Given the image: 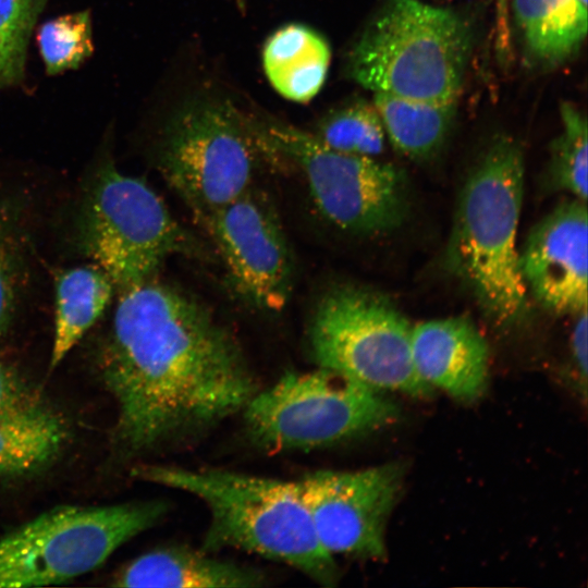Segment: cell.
<instances>
[{
	"label": "cell",
	"instance_id": "1",
	"mask_svg": "<svg viewBox=\"0 0 588 588\" xmlns=\"http://www.w3.org/2000/svg\"><path fill=\"white\" fill-rule=\"evenodd\" d=\"M117 297L98 364L127 451L205 431L260 389L232 338L184 292L155 277Z\"/></svg>",
	"mask_w": 588,
	"mask_h": 588
},
{
	"label": "cell",
	"instance_id": "2",
	"mask_svg": "<svg viewBox=\"0 0 588 588\" xmlns=\"http://www.w3.org/2000/svg\"><path fill=\"white\" fill-rule=\"evenodd\" d=\"M132 475L204 502L209 523L201 550L245 551L287 564L317 584H335V558L320 544L297 481L167 465H139Z\"/></svg>",
	"mask_w": 588,
	"mask_h": 588
},
{
	"label": "cell",
	"instance_id": "3",
	"mask_svg": "<svg viewBox=\"0 0 588 588\" xmlns=\"http://www.w3.org/2000/svg\"><path fill=\"white\" fill-rule=\"evenodd\" d=\"M524 173L520 145L494 138L460 193L449 240L450 268L501 328L523 323L530 307L516 245Z\"/></svg>",
	"mask_w": 588,
	"mask_h": 588
},
{
	"label": "cell",
	"instance_id": "4",
	"mask_svg": "<svg viewBox=\"0 0 588 588\" xmlns=\"http://www.w3.org/2000/svg\"><path fill=\"white\" fill-rule=\"evenodd\" d=\"M470 47V27L455 11L385 0L350 49L346 74L373 94L454 101Z\"/></svg>",
	"mask_w": 588,
	"mask_h": 588
},
{
	"label": "cell",
	"instance_id": "5",
	"mask_svg": "<svg viewBox=\"0 0 588 588\" xmlns=\"http://www.w3.org/2000/svg\"><path fill=\"white\" fill-rule=\"evenodd\" d=\"M74 240L78 250L110 277L117 294L157 277L169 257L194 248L159 195L109 162L83 191Z\"/></svg>",
	"mask_w": 588,
	"mask_h": 588
},
{
	"label": "cell",
	"instance_id": "6",
	"mask_svg": "<svg viewBox=\"0 0 588 588\" xmlns=\"http://www.w3.org/2000/svg\"><path fill=\"white\" fill-rule=\"evenodd\" d=\"M412 328L385 295L340 284L316 304L309 322V351L317 367L368 389L427 399L434 390L415 368Z\"/></svg>",
	"mask_w": 588,
	"mask_h": 588
},
{
	"label": "cell",
	"instance_id": "7",
	"mask_svg": "<svg viewBox=\"0 0 588 588\" xmlns=\"http://www.w3.org/2000/svg\"><path fill=\"white\" fill-rule=\"evenodd\" d=\"M262 149L301 170L319 215L334 228L356 235L397 229L408 215L404 172L373 157L344 154L313 133L271 118L249 117Z\"/></svg>",
	"mask_w": 588,
	"mask_h": 588
},
{
	"label": "cell",
	"instance_id": "8",
	"mask_svg": "<svg viewBox=\"0 0 588 588\" xmlns=\"http://www.w3.org/2000/svg\"><path fill=\"white\" fill-rule=\"evenodd\" d=\"M249 439L271 451H310L393 422L397 405L385 393L317 367L287 372L259 389L242 411Z\"/></svg>",
	"mask_w": 588,
	"mask_h": 588
},
{
	"label": "cell",
	"instance_id": "9",
	"mask_svg": "<svg viewBox=\"0 0 588 588\" xmlns=\"http://www.w3.org/2000/svg\"><path fill=\"white\" fill-rule=\"evenodd\" d=\"M167 511L163 501L47 511L0 537V588L54 585L86 574Z\"/></svg>",
	"mask_w": 588,
	"mask_h": 588
},
{
	"label": "cell",
	"instance_id": "10",
	"mask_svg": "<svg viewBox=\"0 0 588 588\" xmlns=\"http://www.w3.org/2000/svg\"><path fill=\"white\" fill-rule=\"evenodd\" d=\"M257 150L262 148L248 115L228 101L195 97L167 123L158 163L172 189L204 220L250 188Z\"/></svg>",
	"mask_w": 588,
	"mask_h": 588
},
{
	"label": "cell",
	"instance_id": "11",
	"mask_svg": "<svg viewBox=\"0 0 588 588\" xmlns=\"http://www.w3.org/2000/svg\"><path fill=\"white\" fill-rule=\"evenodd\" d=\"M322 548L331 554L381 559L384 531L403 482V466L318 469L298 481Z\"/></svg>",
	"mask_w": 588,
	"mask_h": 588
},
{
	"label": "cell",
	"instance_id": "12",
	"mask_svg": "<svg viewBox=\"0 0 588 588\" xmlns=\"http://www.w3.org/2000/svg\"><path fill=\"white\" fill-rule=\"evenodd\" d=\"M234 292L249 306L279 311L290 299L294 260L271 205L250 188L201 220Z\"/></svg>",
	"mask_w": 588,
	"mask_h": 588
},
{
	"label": "cell",
	"instance_id": "13",
	"mask_svg": "<svg viewBox=\"0 0 588 588\" xmlns=\"http://www.w3.org/2000/svg\"><path fill=\"white\" fill-rule=\"evenodd\" d=\"M587 201L574 197L541 219L519 252L528 295L553 314L587 309Z\"/></svg>",
	"mask_w": 588,
	"mask_h": 588
},
{
	"label": "cell",
	"instance_id": "14",
	"mask_svg": "<svg viewBox=\"0 0 588 588\" xmlns=\"http://www.w3.org/2000/svg\"><path fill=\"white\" fill-rule=\"evenodd\" d=\"M68 439L63 415L0 357V478L40 471L59 457Z\"/></svg>",
	"mask_w": 588,
	"mask_h": 588
},
{
	"label": "cell",
	"instance_id": "15",
	"mask_svg": "<svg viewBox=\"0 0 588 588\" xmlns=\"http://www.w3.org/2000/svg\"><path fill=\"white\" fill-rule=\"evenodd\" d=\"M412 356L425 383L452 399L473 403L489 381V347L466 317L419 322L412 328Z\"/></svg>",
	"mask_w": 588,
	"mask_h": 588
},
{
	"label": "cell",
	"instance_id": "16",
	"mask_svg": "<svg viewBox=\"0 0 588 588\" xmlns=\"http://www.w3.org/2000/svg\"><path fill=\"white\" fill-rule=\"evenodd\" d=\"M259 569L219 560L204 550L167 547L144 553L114 578L118 587L249 588L262 586Z\"/></svg>",
	"mask_w": 588,
	"mask_h": 588
},
{
	"label": "cell",
	"instance_id": "17",
	"mask_svg": "<svg viewBox=\"0 0 588 588\" xmlns=\"http://www.w3.org/2000/svg\"><path fill=\"white\" fill-rule=\"evenodd\" d=\"M331 60L328 41L303 24H289L265 44L262 64L266 76L283 98L307 102L321 89Z\"/></svg>",
	"mask_w": 588,
	"mask_h": 588
},
{
	"label": "cell",
	"instance_id": "18",
	"mask_svg": "<svg viewBox=\"0 0 588 588\" xmlns=\"http://www.w3.org/2000/svg\"><path fill=\"white\" fill-rule=\"evenodd\" d=\"M54 295L50 368L57 367L100 319L117 291L106 271L90 262L59 271Z\"/></svg>",
	"mask_w": 588,
	"mask_h": 588
},
{
	"label": "cell",
	"instance_id": "19",
	"mask_svg": "<svg viewBox=\"0 0 588 588\" xmlns=\"http://www.w3.org/2000/svg\"><path fill=\"white\" fill-rule=\"evenodd\" d=\"M527 58L543 66L568 59L587 34V8L577 0H510Z\"/></svg>",
	"mask_w": 588,
	"mask_h": 588
},
{
	"label": "cell",
	"instance_id": "20",
	"mask_svg": "<svg viewBox=\"0 0 588 588\" xmlns=\"http://www.w3.org/2000/svg\"><path fill=\"white\" fill-rule=\"evenodd\" d=\"M372 103L395 150L412 159H424L444 143L457 100L424 101L375 93Z\"/></svg>",
	"mask_w": 588,
	"mask_h": 588
},
{
	"label": "cell",
	"instance_id": "21",
	"mask_svg": "<svg viewBox=\"0 0 588 588\" xmlns=\"http://www.w3.org/2000/svg\"><path fill=\"white\" fill-rule=\"evenodd\" d=\"M331 149L373 157L384 149L385 132L373 106L356 100L326 113L313 133Z\"/></svg>",
	"mask_w": 588,
	"mask_h": 588
},
{
	"label": "cell",
	"instance_id": "22",
	"mask_svg": "<svg viewBox=\"0 0 588 588\" xmlns=\"http://www.w3.org/2000/svg\"><path fill=\"white\" fill-rule=\"evenodd\" d=\"M562 131L552 146L549 180L554 188L587 201L588 134L585 115L572 103L560 109Z\"/></svg>",
	"mask_w": 588,
	"mask_h": 588
},
{
	"label": "cell",
	"instance_id": "23",
	"mask_svg": "<svg viewBox=\"0 0 588 588\" xmlns=\"http://www.w3.org/2000/svg\"><path fill=\"white\" fill-rule=\"evenodd\" d=\"M28 265L24 236L13 212H0V340L11 330L25 292Z\"/></svg>",
	"mask_w": 588,
	"mask_h": 588
},
{
	"label": "cell",
	"instance_id": "24",
	"mask_svg": "<svg viewBox=\"0 0 588 588\" xmlns=\"http://www.w3.org/2000/svg\"><path fill=\"white\" fill-rule=\"evenodd\" d=\"M38 44L49 74L77 68L93 51L89 14L76 12L48 21L39 29Z\"/></svg>",
	"mask_w": 588,
	"mask_h": 588
},
{
	"label": "cell",
	"instance_id": "25",
	"mask_svg": "<svg viewBox=\"0 0 588 588\" xmlns=\"http://www.w3.org/2000/svg\"><path fill=\"white\" fill-rule=\"evenodd\" d=\"M48 0H0V89L24 74L28 39Z\"/></svg>",
	"mask_w": 588,
	"mask_h": 588
},
{
	"label": "cell",
	"instance_id": "26",
	"mask_svg": "<svg viewBox=\"0 0 588 588\" xmlns=\"http://www.w3.org/2000/svg\"><path fill=\"white\" fill-rule=\"evenodd\" d=\"M571 334V387L583 400H587V372H588V324L587 309L576 315Z\"/></svg>",
	"mask_w": 588,
	"mask_h": 588
},
{
	"label": "cell",
	"instance_id": "27",
	"mask_svg": "<svg viewBox=\"0 0 588 588\" xmlns=\"http://www.w3.org/2000/svg\"><path fill=\"white\" fill-rule=\"evenodd\" d=\"M510 0H497L495 46L501 57H506L511 49Z\"/></svg>",
	"mask_w": 588,
	"mask_h": 588
},
{
	"label": "cell",
	"instance_id": "28",
	"mask_svg": "<svg viewBox=\"0 0 588 588\" xmlns=\"http://www.w3.org/2000/svg\"><path fill=\"white\" fill-rule=\"evenodd\" d=\"M577 2L583 7L587 8V0H577Z\"/></svg>",
	"mask_w": 588,
	"mask_h": 588
}]
</instances>
